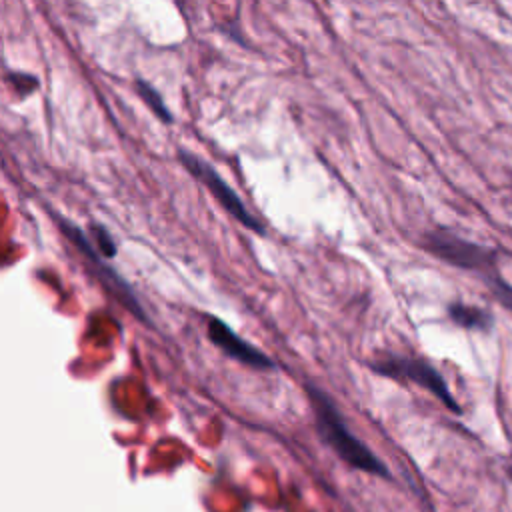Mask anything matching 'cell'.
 <instances>
[{
	"mask_svg": "<svg viewBox=\"0 0 512 512\" xmlns=\"http://www.w3.org/2000/svg\"><path fill=\"white\" fill-rule=\"evenodd\" d=\"M320 438L352 468L368 474L388 476L386 464L348 428L332 398L314 384H306Z\"/></svg>",
	"mask_w": 512,
	"mask_h": 512,
	"instance_id": "6da1fadb",
	"label": "cell"
},
{
	"mask_svg": "<svg viewBox=\"0 0 512 512\" xmlns=\"http://www.w3.org/2000/svg\"><path fill=\"white\" fill-rule=\"evenodd\" d=\"M424 248L434 254L436 258L476 274H482L484 278H490L496 274V250L464 240L450 230H432L424 236Z\"/></svg>",
	"mask_w": 512,
	"mask_h": 512,
	"instance_id": "7a4b0ae2",
	"label": "cell"
},
{
	"mask_svg": "<svg viewBox=\"0 0 512 512\" xmlns=\"http://www.w3.org/2000/svg\"><path fill=\"white\" fill-rule=\"evenodd\" d=\"M368 368L380 376L396 378V380H410L430 394H434L448 410L460 414V406L454 400L444 376L426 360L414 356H398V354H382L368 362Z\"/></svg>",
	"mask_w": 512,
	"mask_h": 512,
	"instance_id": "3957f363",
	"label": "cell"
},
{
	"mask_svg": "<svg viewBox=\"0 0 512 512\" xmlns=\"http://www.w3.org/2000/svg\"><path fill=\"white\" fill-rule=\"evenodd\" d=\"M178 158L182 162V166L196 178L200 180L210 192L212 196L218 200V204L232 216L236 218L242 226H246L248 230L256 232V234H264V224L246 208L244 200L234 192V188L212 168V164H208L204 158H200L196 152L180 148L178 150Z\"/></svg>",
	"mask_w": 512,
	"mask_h": 512,
	"instance_id": "277c9868",
	"label": "cell"
},
{
	"mask_svg": "<svg viewBox=\"0 0 512 512\" xmlns=\"http://www.w3.org/2000/svg\"><path fill=\"white\" fill-rule=\"evenodd\" d=\"M58 226H60V230L66 234V238L78 248V252L92 264V268L96 270V274H98V278L104 282V286H108V290H112L114 296H116L130 312H134V314L144 322V320H146V314H144V310L140 308L138 298H136L134 292L130 290V284H128L122 276H118L110 266H106V264L100 260L102 254L96 250V246L90 242V238H88L76 224H72V222L66 220V218H58Z\"/></svg>",
	"mask_w": 512,
	"mask_h": 512,
	"instance_id": "5b68a950",
	"label": "cell"
},
{
	"mask_svg": "<svg viewBox=\"0 0 512 512\" xmlns=\"http://www.w3.org/2000/svg\"><path fill=\"white\" fill-rule=\"evenodd\" d=\"M206 332L208 338L214 346H218L228 358L242 362L250 368H258V370H268L274 368L272 358H268L262 350H258L254 344H250L248 340H244L242 336H238L224 320H220L218 316H208L206 318Z\"/></svg>",
	"mask_w": 512,
	"mask_h": 512,
	"instance_id": "8992f818",
	"label": "cell"
},
{
	"mask_svg": "<svg viewBox=\"0 0 512 512\" xmlns=\"http://www.w3.org/2000/svg\"><path fill=\"white\" fill-rule=\"evenodd\" d=\"M448 316L452 318L454 324L470 328V330H486L490 326L488 312L478 308V306H472V304L452 302L448 306Z\"/></svg>",
	"mask_w": 512,
	"mask_h": 512,
	"instance_id": "52a82bcc",
	"label": "cell"
},
{
	"mask_svg": "<svg viewBox=\"0 0 512 512\" xmlns=\"http://www.w3.org/2000/svg\"><path fill=\"white\" fill-rule=\"evenodd\" d=\"M136 92H138V96L144 100V104L152 110V114H154L158 120H162V122H166V124H170V122L174 120V116H172V112L168 110V106L164 104L160 92H158L150 82L138 78V80H136Z\"/></svg>",
	"mask_w": 512,
	"mask_h": 512,
	"instance_id": "ba28073f",
	"label": "cell"
},
{
	"mask_svg": "<svg viewBox=\"0 0 512 512\" xmlns=\"http://www.w3.org/2000/svg\"><path fill=\"white\" fill-rule=\"evenodd\" d=\"M90 234L94 238V246L96 250L104 256V258H114L116 256V242L112 238V234L98 222L90 224Z\"/></svg>",
	"mask_w": 512,
	"mask_h": 512,
	"instance_id": "9c48e42d",
	"label": "cell"
},
{
	"mask_svg": "<svg viewBox=\"0 0 512 512\" xmlns=\"http://www.w3.org/2000/svg\"><path fill=\"white\" fill-rule=\"evenodd\" d=\"M486 282L490 284V288L496 294V298L512 312V286L506 280H502L498 274L486 278Z\"/></svg>",
	"mask_w": 512,
	"mask_h": 512,
	"instance_id": "30bf717a",
	"label": "cell"
},
{
	"mask_svg": "<svg viewBox=\"0 0 512 512\" xmlns=\"http://www.w3.org/2000/svg\"><path fill=\"white\" fill-rule=\"evenodd\" d=\"M8 82L16 88L18 94H28V92H32V90L38 86L36 76H32V74H22V72H10V74H8Z\"/></svg>",
	"mask_w": 512,
	"mask_h": 512,
	"instance_id": "8fae6325",
	"label": "cell"
},
{
	"mask_svg": "<svg viewBox=\"0 0 512 512\" xmlns=\"http://www.w3.org/2000/svg\"><path fill=\"white\" fill-rule=\"evenodd\" d=\"M508 476H510V480H512V466L508 468Z\"/></svg>",
	"mask_w": 512,
	"mask_h": 512,
	"instance_id": "7c38bea8",
	"label": "cell"
}]
</instances>
